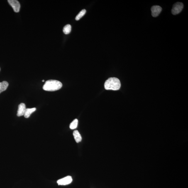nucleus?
<instances>
[{
	"label": "nucleus",
	"mask_w": 188,
	"mask_h": 188,
	"mask_svg": "<svg viewBox=\"0 0 188 188\" xmlns=\"http://www.w3.org/2000/svg\"><path fill=\"white\" fill-rule=\"evenodd\" d=\"M71 29H72V27H71V25L68 24L64 27L63 31L64 33L67 35L70 33Z\"/></svg>",
	"instance_id": "11"
},
{
	"label": "nucleus",
	"mask_w": 188,
	"mask_h": 188,
	"mask_svg": "<svg viewBox=\"0 0 188 188\" xmlns=\"http://www.w3.org/2000/svg\"><path fill=\"white\" fill-rule=\"evenodd\" d=\"M121 86L119 79L116 77L110 78L104 84L105 89L107 90H118L120 88Z\"/></svg>",
	"instance_id": "1"
},
{
	"label": "nucleus",
	"mask_w": 188,
	"mask_h": 188,
	"mask_svg": "<svg viewBox=\"0 0 188 188\" xmlns=\"http://www.w3.org/2000/svg\"><path fill=\"white\" fill-rule=\"evenodd\" d=\"M72 177L70 176H67L57 180V183L59 185H65L70 184L72 182Z\"/></svg>",
	"instance_id": "5"
},
{
	"label": "nucleus",
	"mask_w": 188,
	"mask_h": 188,
	"mask_svg": "<svg viewBox=\"0 0 188 188\" xmlns=\"http://www.w3.org/2000/svg\"><path fill=\"white\" fill-rule=\"evenodd\" d=\"M36 109V108H26L24 116L25 118H29L32 113L35 111Z\"/></svg>",
	"instance_id": "9"
},
{
	"label": "nucleus",
	"mask_w": 188,
	"mask_h": 188,
	"mask_svg": "<svg viewBox=\"0 0 188 188\" xmlns=\"http://www.w3.org/2000/svg\"><path fill=\"white\" fill-rule=\"evenodd\" d=\"M62 86V83L60 81L51 79L46 82L43 86V89L46 91H54L60 89Z\"/></svg>",
	"instance_id": "2"
},
{
	"label": "nucleus",
	"mask_w": 188,
	"mask_h": 188,
	"mask_svg": "<svg viewBox=\"0 0 188 188\" xmlns=\"http://www.w3.org/2000/svg\"><path fill=\"white\" fill-rule=\"evenodd\" d=\"M8 3L13 8L15 12L18 13L20 11V3L16 0H8Z\"/></svg>",
	"instance_id": "4"
},
{
	"label": "nucleus",
	"mask_w": 188,
	"mask_h": 188,
	"mask_svg": "<svg viewBox=\"0 0 188 188\" xmlns=\"http://www.w3.org/2000/svg\"><path fill=\"white\" fill-rule=\"evenodd\" d=\"M184 5L182 3L177 2L173 6L172 12V14L176 15L179 14L183 8Z\"/></svg>",
	"instance_id": "3"
},
{
	"label": "nucleus",
	"mask_w": 188,
	"mask_h": 188,
	"mask_svg": "<svg viewBox=\"0 0 188 188\" xmlns=\"http://www.w3.org/2000/svg\"><path fill=\"white\" fill-rule=\"evenodd\" d=\"M0 70H1V68H0Z\"/></svg>",
	"instance_id": "15"
},
{
	"label": "nucleus",
	"mask_w": 188,
	"mask_h": 188,
	"mask_svg": "<svg viewBox=\"0 0 188 188\" xmlns=\"http://www.w3.org/2000/svg\"><path fill=\"white\" fill-rule=\"evenodd\" d=\"M78 124V120L77 119H75L70 123V128L71 129H74L77 128Z\"/></svg>",
	"instance_id": "12"
},
{
	"label": "nucleus",
	"mask_w": 188,
	"mask_h": 188,
	"mask_svg": "<svg viewBox=\"0 0 188 188\" xmlns=\"http://www.w3.org/2000/svg\"><path fill=\"white\" fill-rule=\"evenodd\" d=\"M26 109V105H25L24 103H21L18 106V109L17 116H24Z\"/></svg>",
	"instance_id": "7"
},
{
	"label": "nucleus",
	"mask_w": 188,
	"mask_h": 188,
	"mask_svg": "<svg viewBox=\"0 0 188 188\" xmlns=\"http://www.w3.org/2000/svg\"><path fill=\"white\" fill-rule=\"evenodd\" d=\"M8 86V83L6 81H3L0 82V94L6 90Z\"/></svg>",
	"instance_id": "10"
},
{
	"label": "nucleus",
	"mask_w": 188,
	"mask_h": 188,
	"mask_svg": "<svg viewBox=\"0 0 188 188\" xmlns=\"http://www.w3.org/2000/svg\"><path fill=\"white\" fill-rule=\"evenodd\" d=\"M86 12V10H82V11L79 13V14L77 15V16L76 17V20H77V21L79 20L84 16Z\"/></svg>",
	"instance_id": "13"
},
{
	"label": "nucleus",
	"mask_w": 188,
	"mask_h": 188,
	"mask_svg": "<svg viewBox=\"0 0 188 188\" xmlns=\"http://www.w3.org/2000/svg\"><path fill=\"white\" fill-rule=\"evenodd\" d=\"M42 82H44V80H42Z\"/></svg>",
	"instance_id": "14"
},
{
	"label": "nucleus",
	"mask_w": 188,
	"mask_h": 188,
	"mask_svg": "<svg viewBox=\"0 0 188 188\" xmlns=\"http://www.w3.org/2000/svg\"><path fill=\"white\" fill-rule=\"evenodd\" d=\"M152 16L154 17H156L160 14L162 11V8L160 6H154L151 8Z\"/></svg>",
	"instance_id": "6"
},
{
	"label": "nucleus",
	"mask_w": 188,
	"mask_h": 188,
	"mask_svg": "<svg viewBox=\"0 0 188 188\" xmlns=\"http://www.w3.org/2000/svg\"><path fill=\"white\" fill-rule=\"evenodd\" d=\"M73 135L77 143H79V142L81 141L82 139V137L78 130L74 131L73 133Z\"/></svg>",
	"instance_id": "8"
}]
</instances>
